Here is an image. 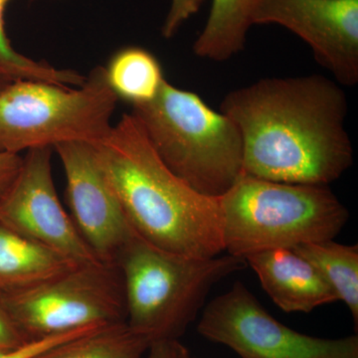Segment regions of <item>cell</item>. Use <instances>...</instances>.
I'll return each mask as SVG.
<instances>
[{
	"label": "cell",
	"mask_w": 358,
	"mask_h": 358,
	"mask_svg": "<svg viewBox=\"0 0 358 358\" xmlns=\"http://www.w3.org/2000/svg\"><path fill=\"white\" fill-rule=\"evenodd\" d=\"M10 0H0V77L7 82L39 80L67 87L81 86L86 76L76 71L59 69L49 63L34 60L13 48L4 26V13Z\"/></svg>",
	"instance_id": "ac0fdd59"
},
{
	"label": "cell",
	"mask_w": 358,
	"mask_h": 358,
	"mask_svg": "<svg viewBox=\"0 0 358 358\" xmlns=\"http://www.w3.org/2000/svg\"><path fill=\"white\" fill-rule=\"evenodd\" d=\"M28 341L30 338L21 331L0 301V352L14 350Z\"/></svg>",
	"instance_id": "44dd1931"
},
{
	"label": "cell",
	"mask_w": 358,
	"mask_h": 358,
	"mask_svg": "<svg viewBox=\"0 0 358 358\" xmlns=\"http://www.w3.org/2000/svg\"><path fill=\"white\" fill-rule=\"evenodd\" d=\"M22 160L23 157L20 155L0 152V197L13 182L20 171Z\"/></svg>",
	"instance_id": "603a6c76"
},
{
	"label": "cell",
	"mask_w": 358,
	"mask_h": 358,
	"mask_svg": "<svg viewBox=\"0 0 358 358\" xmlns=\"http://www.w3.org/2000/svg\"><path fill=\"white\" fill-rule=\"evenodd\" d=\"M259 0H212L208 18L193 51L200 58L223 62L243 50Z\"/></svg>",
	"instance_id": "5bb4252c"
},
{
	"label": "cell",
	"mask_w": 358,
	"mask_h": 358,
	"mask_svg": "<svg viewBox=\"0 0 358 358\" xmlns=\"http://www.w3.org/2000/svg\"><path fill=\"white\" fill-rule=\"evenodd\" d=\"M202 336L242 358H358V336L322 338L278 322L241 282L216 296L199 324Z\"/></svg>",
	"instance_id": "ba28073f"
},
{
	"label": "cell",
	"mask_w": 358,
	"mask_h": 358,
	"mask_svg": "<svg viewBox=\"0 0 358 358\" xmlns=\"http://www.w3.org/2000/svg\"><path fill=\"white\" fill-rule=\"evenodd\" d=\"M103 69L113 93L131 107L154 101L166 80L154 54L138 46L115 52Z\"/></svg>",
	"instance_id": "9a60e30c"
},
{
	"label": "cell",
	"mask_w": 358,
	"mask_h": 358,
	"mask_svg": "<svg viewBox=\"0 0 358 358\" xmlns=\"http://www.w3.org/2000/svg\"><path fill=\"white\" fill-rule=\"evenodd\" d=\"M103 326H91L68 331V333L53 334L44 338H33L25 343L7 352H0V358H38L54 348H57L78 338L93 333Z\"/></svg>",
	"instance_id": "d6986e66"
},
{
	"label": "cell",
	"mask_w": 358,
	"mask_h": 358,
	"mask_svg": "<svg viewBox=\"0 0 358 358\" xmlns=\"http://www.w3.org/2000/svg\"><path fill=\"white\" fill-rule=\"evenodd\" d=\"M53 150L64 171L73 222L96 259L115 266L120 252L136 233L103 173L95 145L73 141Z\"/></svg>",
	"instance_id": "30bf717a"
},
{
	"label": "cell",
	"mask_w": 358,
	"mask_h": 358,
	"mask_svg": "<svg viewBox=\"0 0 358 358\" xmlns=\"http://www.w3.org/2000/svg\"><path fill=\"white\" fill-rule=\"evenodd\" d=\"M117 102L102 66L78 87L10 82L0 90V152L20 155L73 141L96 145L112 129Z\"/></svg>",
	"instance_id": "8992f818"
},
{
	"label": "cell",
	"mask_w": 358,
	"mask_h": 358,
	"mask_svg": "<svg viewBox=\"0 0 358 358\" xmlns=\"http://www.w3.org/2000/svg\"><path fill=\"white\" fill-rule=\"evenodd\" d=\"M10 83V82H7L6 80L2 79L1 77H0V90H2L4 88V87L6 86L7 84Z\"/></svg>",
	"instance_id": "cb8c5ba5"
},
{
	"label": "cell",
	"mask_w": 358,
	"mask_h": 358,
	"mask_svg": "<svg viewBox=\"0 0 358 358\" xmlns=\"http://www.w3.org/2000/svg\"><path fill=\"white\" fill-rule=\"evenodd\" d=\"M152 341L126 322H117L57 346L38 358H143Z\"/></svg>",
	"instance_id": "e0dca14e"
},
{
	"label": "cell",
	"mask_w": 358,
	"mask_h": 358,
	"mask_svg": "<svg viewBox=\"0 0 358 358\" xmlns=\"http://www.w3.org/2000/svg\"><path fill=\"white\" fill-rule=\"evenodd\" d=\"M50 148L26 152L13 182L0 197V223L78 264L100 262L59 199Z\"/></svg>",
	"instance_id": "9c48e42d"
},
{
	"label": "cell",
	"mask_w": 358,
	"mask_h": 358,
	"mask_svg": "<svg viewBox=\"0 0 358 358\" xmlns=\"http://www.w3.org/2000/svg\"><path fill=\"white\" fill-rule=\"evenodd\" d=\"M148 358H190L188 350L178 338H160L152 341Z\"/></svg>",
	"instance_id": "7402d4cb"
},
{
	"label": "cell",
	"mask_w": 358,
	"mask_h": 358,
	"mask_svg": "<svg viewBox=\"0 0 358 358\" xmlns=\"http://www.w3.org/2000/svg\"><path fill=\"white\" fill-rule=\"evenodd\" d=\"M78 265L0 223V294L31 288Z\"/></svg>",
	"instance_id": "4fadbf2b"
},
{
	"label": "cell",
	"mask_w": 358,
	"mask_h": 358,
	"mask_svg": "<svg viewBox=\"0 0 358 358\" xmlns=\"http://www.w3.org/2000/svg\"><path fill=\"white\" fill-rule=\"evenodd\" d=\"M190 358H192V357H190Z\"/></svg>",
	"instance_id": "d4e9b609"
},
{
	"label": "cell",
	"mask_w": 358,
	"mask_h": 358,
	"mask_svg": "<svg viewBox=\"0 0 358 358\" xmlns=\"http://www.w3.org/2000/svg\"><path fill=\"white\" fill-rule=\"evenodd\" d=\"M204 0H171L169 13L162 25V36L166 39L173 38L181 26L192 15L199 13Z\"/></svg>",
	"instance_id": "ffe728a7"
},
{
	"label": "cell",
	"mask_w": 358,
	"mask_h": 358,
	"mask_svg": "<svg viewBox=\"0 0 358 358\" xmlns=\"http://www.w3.org/2000/svg\"><path fill=\"white\" fill-rule=\"evenodd\" d=\"M131 110L162 162L202 194L220 197L243 173L236 124L196 93L166 80L154 101Z\"/></svg>",
	"instance_id": "5b68a950"
},
{
	"label": "cell",
	"mask_w": 358,
	"mask_h": 358,
	"mask_svg": "<svg viewBox=\"0 0 358 358\" xmlns=\"http://www.w3.org/2000/svg\"><path fill=\"white\" fill-rule=\"evenodd\" d=\"M95 147L138 236L181 255L215 257L225 252L219 197L202 194L174 174L131 113L122 115Z\"/></svg>",
	"instance_id": "7a4b0ae2"
},
{
	"label": "cell",
	"mask_w": 358,
	"mask_h": 358,
	"mask_svg": "<svg viewBox=\"0 0 358 358\" xmlns=\"http://www.w3.org/2000/svg\"><path fill=\"white\" fill-rule=\"evenodd\" d=\"M299 255L315 266L338 301L348 308L353 322H358V246L333 240L313 242L294 247Z\"/></svg>",
	"instance_id": "2e32d148"
},
{
	"label": "cell",
	"mask_w": 358,
	"mask_h": 358,
	"mask_svg": "<svg viewBox=\"0 0 358 358\" xmlns=\"http://www.w3.org/2000/svg\"><path fill=\"white\" fill-rule=\"evenodd\" d=\"M121 273L126 322L154 341L178 338L194 320L212 288L247 267L230 254L181 255L134 235L115 260Z\"/></svg>",
	"instance_id": "277c9868"
},
{
	"label": "cell",
	"mask_w": 358,
	"mask_h": 358,
	"mask_svg": "<svg viewBox=\"0 0 358 358\" xmlns=\"http://www.w3.org/2000/svg\"><path fill=\"white\" fill-rule=\"evenodd\" d=\"M219 203L224 249L242 259L333 240L350 217L329 185L279 182L244 173Z\"/></svg>",
	"instance_id": "3957f363"
},
{
	"label": "cell",
	"mask_w": 358,
	"mask_h": 358,
	"mask_svg": "<svg viewBox=\"0 0 358 358\" xmlns=\"http://www.w3.org/2000/svg\"><path fill=\"white\" fill-rule=\"evenodd\" d=\"M221 112L243 141V173L329 185L353 164L348 96L322 75L265 78L224 96Z\"/></svg>",
	"instance_id": "6da1fadb"
},
{
	"label": "cell",
	"mask_w": 358,
	"mask_h": 358,
	"mask_svg": "<svg viewBox=\"0 0 358 358\" xmlns=\"http://www.w3.org/2000/svg\"><path fill=\"white\" fill-rule=\"evenodd\" d=\"M28 338L126 322L121 273L102 262L82 264L31 288L0 294Z\"/></svg>",
	"instance_id": "52a82bcc"
},
{
	"label": "cell",
	"mask_w": 358,
	"mask_h": 358,
	"mask_svg": "<svg viewBox=\"0 0 358 358\" xmlns=\"http://www.w3.org/2000/svg\"><path fill=\"white\" fill-rule=\"evenodd\" d=\"M286 28L341 86L358 82V0H259L253 25Z\"/></svg>",
	"instance_id": "8fae6325"
},
{
	"label": "cell",
	"mask_w": 358,
	"mask_h": 358,
	"mask_svg": "<svg viewBox=\"0 0 358 358\" xmlns=\"http://www.w3.org/2000/svg\"><path fill=\"white\" fill-rule=\"evenodd\" d=\"M264 291L286 313H310L338 299L315 266L292 249H274L245 259Z\"/></svg>",
	"instance_id": "7c38bea8"
}]
</instances>
